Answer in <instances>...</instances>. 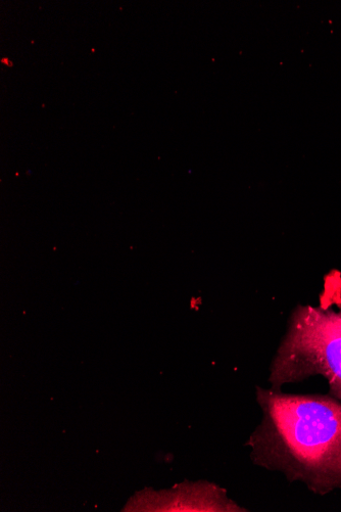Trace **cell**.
Listing matches in <instances>:
<instances>
[{"mask_svg": "<svg viewBox=\"0 0 341 512\" xmlns=\"http://www.w3.org/2000/svg\"><path fill=\"white\" fill-rule=\"evenodd\" d=\"M256 398L262 421L246 445L253 464L317 495L341 489V401L261 387Z\"/></svg>", "mask_w": 341, "mask_h": 512, "instance_id": "6da1fadb", "label": "cell"}, {"mask_svg": "<svg viewBox=\"0 0 341 512\" xmlns=\"http://www.w3.org/2000/svg\"><path fill=\"white\" fill-rule=\"evenodd\" d=\"M324 377L329 395L341 401V310L299 306L270 367L272 389Z\"/></svg>", "mask_w": 341, "mask_h": 512, "instance_id": "7a4b0ae2", "label": "cell"}]
</instances>
